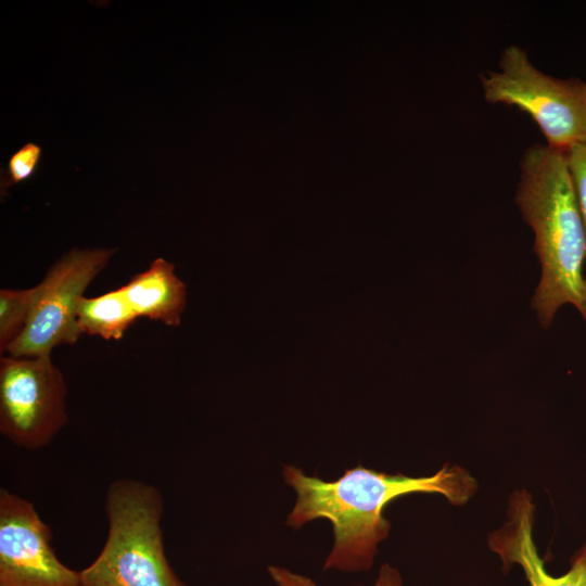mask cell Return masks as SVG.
Wrapping results in <instances>:
<instances>
[{"label":"cell","instance_id":"cell-1","mask_svg":"<svg viewBox=\"0 0 586 586\" xmlns=\"http://www.w3.org/2000/svg\"><path fill=\"white\" fill-rule=\"evenodd\" d=\"M282 479L296 494L285 524L297 530L314 520H328L333 527V544L322 570L344 573L372 568L378 546L391 531L383 510L395 498L435 493L451 505L461 506L477 489L476 480L466 469L449 463L433 475L420 477L379 472L359 464L334 481L307 475L301 468L285 464Z\"/></svg>","mask_w":586,"mask_h":586},{"label":"cell","instance_id":"cell-2","mask_svg":"<svg viewBox=\"0 0 586 586\" xmlns=\"http://www.w3.org/2000/svg\"><path fill=\"white\" fill-rule=\"evenodd\" d=\"M515 201L535 234L542 278L532 307L547 329L558 308L574 305L586 321V233L566 153L546 143L530 145L520 158Z\"/></svg>","mask_w":586,"mask_h":586},{"label":"cell","instance_id":"cell-3","mask_svg":"<svg viewBox=\"0 0 586 586\" xmlns=\"http://www.w3.org/2000/svg\"><path fill=\"white\" fill-rule=\"evenodd\" d=\"M163 511L154 485L131 477L112 482L105 495L106 539L79 572V586H187L165 553Z\"/></svg>","mask_w":586,"mask_h":586},{"label":"cell","instance_id":"cell-4","mask_svg":"<svg viewBox=\"0 0 586 586\" xmlns=\"http://www.w3.org/2000/svg\"><path fill=\"white\" fill-rule=\"evenodd\" d=\"M480 84L486 102L528 114L548 146L566 153L586 142L585 80L545 74L523 48L510 44L501 52L498 69L481 74Z\"/></svg>","mask_w":586,"mask_h":586},{"label":"cell","instance_id":"cell-5","mask_svg":"<svg viewBox=\"0 0 586 586\" xmlns=\"http://www.w3.org/2000/svg\"><path fill=\"white\" fill-rule=\"evenodd\" d=\"M67 386L51 355L0 358V432L17 447L36 450L68 421Z\"/></svg>","mask_w":586,"mask_h":586},{"label":"cell","instance_id":"cell-6","mask_svg":"<svg viewBox=\"0 0 586 586\" xmlns=\"http://www.w3.org/2000/svg\"><path fill=\"white\" fill-rule=\"evenodd\" d=\"M115 253L116 249L73 247L60 257L38 283L39 294L28 323L7 354L51 355L56 346L75 344L81 335L77 324L78 302Z\"/></svg>","mask_w":586,"mask_h":586},{"label":"cell","instance_id":"cell-7","mask_svg":"<svg viewBox=\"0 0 586 586\" xmlns=\"http://www.w3.org/2000/svg\"><path fill=\"white\" fill-rule=\"evenodd\" d=\"M51 530L34 505L0 489V586H79L51 546Z\"/></svg>","mask_w":586,"mask_h":586},{"label":"cell","instance_id":"cell-8","mask_svg":"<svg viewBox=\"0 0 586 586\" xmlns=\"http://www.w3.org/2000/svg\"><path fill=\"white\" fill-rule=\"evenodd\" d=\"M534 511L526 489L513 492L509 497L507 521L489 533L488 547L500 558L504 568L520 565L530 586H586V544L572 557L566 573L550 575L533 539Z\"/></svg>","mask_w":586,"mask_h":586},{"label":"cell","instance_id":"cell-9","mask_svg":"<svg viewBox=\"0 0 586 586\" xmlns=\"http://www.w3.org/2000/svg\"><path fill=\"white\" fill-rule=\"evenodd\" d=\"M122 290L138 318L145 317L178 327L187 305V286L175 273V265L158 257L133 276Z\"/></svg>","mask_w":586,"mask_h":586},{"label":"cell","instance_id":"cell-10","mask_svg":"<svg viewBox=\"0 0 586 586\" xmlns=\"http://www.w3.org/2000/svg\"><path fill=\"white\" fill-rule=\"evenodd\" d=\"M138 319L122 288L100 296H82L77 305V324L81 334L104 340H120Z\"/></svg>","mask_w":586,"mask_h":586},{"label":"cell","instance_id":"cell-11","mask_svg":"<svg viewBox=\"0 0 586 586\" xmlns=\"http://www.w3.org/2000/svg\"><path fill=\"white\" fill-rule=\"evenodd\" d=\"M39 294L38 284L23 290H0V353L10 346L25 330Z\"/></svg>","mask_w":586,"mask_h":586},{"label":"cell","instance_id":"cell-12","mask_svg":"<svg viewBox=\"0 0 586 586\" xmlns=\"http://www.w3.org/2000/svg\"><path fill=\"white\" fill-rule=\"evenodd\" d=\"M41 148L33 142L25 143L9 160L4 176H1V195L7 194V190L20 182L33 177L39 164Z\"/></svg>","mask_w":586,"mask_h":586},{"label":"cell","instance_id":"cell-13","mask_svg":"<svg viewBox=\"0 0 586 586\" xmlns=\"http://www.w3.org/2000/svg\"><path fill=\"white\" fill-rule=\"evenodd\" d=\"M586 233V142L566 152Z\"/></svg>","mask_w":586,"mask_h":586},{"label":"cell","instance_id":"cell-14","mask_svg":"<svg viewBox=\"0 0 586 586\" xmlns=\"http://www.w3.org/2000/svg\"><path fill=\"white\" fill-rule=\"evenodd\" d=\"M268 574L277 586H317L310 577L278 565H269Z\"/></svg>","mask_w":586,"mask_h":586},{"label":"cell","instance_id":"cell-15","mask_svg":"<svg viewBox=\"0 0 586 586\" xmlns=\"http://www.w3.org/2000/svg\"><path fill=\"white\" fill-rule=\"evenodd\" d=\"M372 586H404V583L399 571L392 564L384 563L380 566L378 576Z\"/></svg>","mask_w":586,"mask_h":586},{"label":"cell","instance_id":"cell-16","mask_svg":"<svg viewBox=\"0 0 586 586\" xmlns=\"http://www.w3.org/2000/svg\"><path fill=\"white\" fill-rule=\"evenodd\" d=\"M586 81V80H585Z\"/></svg>","mask_w":586,"mask_h":586}]
</instances>
